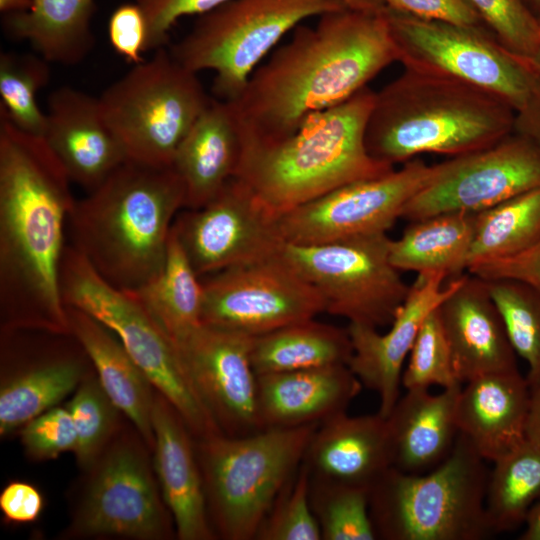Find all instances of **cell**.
Masks as SVG:
<instances>
[{
	"instance_id": "d590c367",
	"label": "cell",
	"mask_w": 540,
	"mask_h": 540,
	"mask_svg": "<svg viewBox=\"0 0 540 540\" xmlns=\"http://www.w3.org/2000/svg\"><path fill=\"white\" fill-rule=\"evenodd\" d=\"M370 488L313 477L309 497L323 540H375Z\"/></svg>"
},
{
	"instance_id": "52a82bcc",
	"label": "cell",
	"mask_w": 540,
	"mask_h": 540,
	"mask_svg": "<svg viewBox=\"0 0 540 540\" xmlns=\"http://www.w3.org/2000/svg\"><path fill=\"white\" fill-rule=\"evenodd\" d=\"M319 424L268 428L246 436L195 439L207 509L216 536L252 540L297 472Z\"/></svg>"
},
{
	"instance_id": "11a10c76",
	"label": "cell",
	"mask_w": 540,
	"mask_h": 540,
	"mask_svg": "<svg viewBox=\"0 0 540 540\" xmlns=\"http://www.w3.org/2000/svg\"><path fill=\"white\" fill-rule=\"evenodd\" d=\"M522 60L534 73L540 76V39L533 53Z\"/></svg>"
},
{
	"instance_id": "d6a6232c",
	"label": "cell",
	"mask_w": 540,
	"mask_h": 540,
	"mask_svg": "<svg viewBox=\"0 0 540 540\" xmlns=\"http://www.w3.org/2000/svg\"><path fill=\"white\" fill-rule=\"evenodd\" d=\"M128 292L173 341L201 324L202 281L173 229L159 275L141 288Z\"/></svg>"
},
{
	"instance_id": "9f6ffc18",
	"label": "cell",
	"mask_w": 540,
	"mask_h": 540,
	"mask_svg": "<svg viewBox=\"0 0 540 540\" xmlns=\"http://www.w3.org/2000/svg\"><path fill=\"white\" fill-rule=\"evenodd\" d=\"M540 22V0H521Z\"/></svg>"
},
{
	"instance_id": "8992f818",
	"label": "cell",
	"mask_w": 540,
	"mask_h": 540,
	"mask_svg": "<svg viewBox=\"0 0 540 540\" xmlns=\"http://www.w3.org/2000/svg\"><path fill=\"white\" fill-rule=\"evenodd\" d=\"M486 460L459 433L439 465L422 474L390 467L370 488V514L384 540H481L493 535Z\"/></svg>"
},
{
	"instance_id": "74e56055",
	"label": "cell",
	"mask_w": 540,
	"mask_h": 540,
	"mask_svg": "<svg viewBox=\"0 0 540 540\" xmlns=\"http://www.w3.org/2000/svg\"><path fill=\"white\" fill-rule=\"evenodd\" d=\"M510 343L528 365L526 378L540 375V291L514 279L485 280Z\"/></svg>"
},
{
	"instance_id": "2e32d148",
	"label": "cell",
	"mask_w": 540,
	"mask_h": 540,
	"mask_svg": "<svg viewBox=\"0 0 540 540\" xmlns=\"http://www.w3.org/2000/svg\"><path fill=\"white\" fill-rule=\"evenodd\" d=\"M434 172L435 165L414 158L399 170L338 187L281 215L280 236L285 243L318 244L386 233Z\"/></svg>"
},
{
	"instance_id": "8fae6325",
	"label": "cell",
	"mask_w": 540,
	"mask_h": 540,
	"mask_svg": "<svg viewBox=\"0 0 540 540\" xmlns=\"http://www.w3.org/2000/svg\"><path fill=\"white\" fill-rule=\"evenodd\" d=\"M152 452L133 426L122 427L85 470L66 539L166 540L176 536L155 475Z\"/></svg>"
},
{
	"instance_id": "7bdbcfd3",
	"label": "cell",
	"mask_w": 540,
	"mask_h": 540,
	"mask_svg": "<svg viewBox=\"0 0 540 540\" xmlns=\"http://www.w3.org/2000/svg\"><path fill=\"white\" fill-rule=\"evenodd\" d=\"M19 430L22 446L33 460H51L66 452H75L77 433L67 407H53Z\"/></svg>"
},
{
	"instance_id": "d6986e66",
	"label": "cell",
	"mask_w": 540,
	"mask_h": 540,
	"mask_svg": "<svg viewBox=\"0 0 540 540\" xmlns=\"http://www.w3.org/2000/svg\"><path fill=\"white\" fill-rule=\"evenodd\" d=\"M252 340L253 336L201 323L174 341L198 396L227 436L263 430Z\"/></svg>"
},
{
	"instance_id": "3957f363",
	"label": "cell",
	"mask_w": 540,
	"mask_h": 540,
	"mask_svg": "<svg viewBox=\"0 0 540 540\" xmlns=\"http://www.w3.org/2000/svg\"><path fill=\"white\" fill-rule=\"evenodd\" d=\"M185 189L172 166L127 160L76 200L69 215L73 247L111 285L133 291L161 272Z\"/></svg>"
},
{
	"instance_id": "816d5d0a",
	"label": "cell",
	"mask_w": 540,
	"mask_h": 540,
	"mask_svg": "<svg viewBox=\"0 0 540 540\" xmlns=\"http://www.w3.org/2000/svg\"><path fill=\"white\" fill-rule=\"evenodd\" d=\"M524 525L521 540H540V502L530 510Z\"/></svg>"
},
{
	"instance_id": "4dcf8cb0",
	"label": "cell",
	"mask_w": 540,
	"mask_h": 540,
	"mask_svg": "<svg viewBox=\"0 0 540 540\" xmlns=\"http://www.w3.org/2000/svg\"><path fill=\"white\" fill-rule=\"evenodd\" d=\"M94 0H32L30 10L8 14L7 33L25 40L49 63L72 65L92 47Z\"/></svg>"
},
{
	"instance_id": "f5cc1de1",
	"label": "cell",
	"mask_w": 540,
	"mask_h": 540,
	"mask_svg": "<svg viewBox=\"0 0 540 540\" xmlns=\"http://www.w3.org/2000/svg\"><path fill=\"white\" fill-rule=\"evenodd\" d=\"M346 9L379 14L383 13L386 9V5L383 0H339Z\"/></svg>"
},
{
	"instance_id": "cb8c5ba5",
	"label": "cell",
	"mask_w": 540,
	"mask_h": 540,
	"mask_svg": "<svg viewBox=\"0 0 540 540\" xmlns=\"http://www.w3.org/2000/svg\"><path fill=\"white\" fill-rule=\"evenodd\" d=\"M257 376L258 411L263 429L320 424L346 412L362 387L347 365Z\"/></svg>"
},
{
	"instance_id": "db71d44e",
	"label": "cell",
	"mask_w": 540,
	"mask_h": 540,
	"mask_svg": "<svg viewBox=\"0 0 540 540\" xmlns=\"http://www.w3.org/2000/svg\"><path fill=\"white\" fill-rule=\"evenodd\" d=\"M31 7L32 0H0V10L7 14L25 12Z\"/></svg>"
},
{
	"instance_id": "7dc6e473",
	"label": "cell",
	"mask_w": 540,
	"mask_h": 540,
	"mask_svg": "<svg viewBox=\"0 0 540 540\" xmlns=\"http://www.w3.org/2000/svg\"><path fill=\"white\" fill-rule=\"evenodd\" d=\"M386 7L413 17L486 28L468 0H383Z\"/></svg>"
},
{
	"instance_id": "7a4b0ae2",
	"label": "cell",
	"mask_w": 540,
	"mask_h": 540,
	"mask_svg": "<svg viewBox=\"0 0 540 540\" xmlns=\"http://www.w3.org/2000/svg\"><path fill=\"white\" fill-rule=\"evenodd\" d=\"M395 61L385 11L343 9L320 16L314 26L300 24L229 101L243 146L291 135L309 116L351 98Z\"/></svg>"
},
{
	"instance_id": "4316f807",
	"label": "cell",
	"mask_w": 540,
	"mask_h": 540,
	"mask_svg": "<svg viewBox=\"0 0 540 540\" xmlns=\"http://www.w3.org/2000/svg\"><path fill=\"white\" fill-rule=\"evenodd\" d=\"M462 385L407 390L386 417L391 467L422 474L439 465L452 451L459 428L457 401Z\"/></svg>"
},
{
	"instance_id": "277c9868",
	"label": "cell",
	"mask_w": 540,
	"mask_h": 540,
	"mask_svg": "<svg viewBox=\"0 0 540 540\" xmlns=\"http://www.w3.org/2000/svg\"><path fill=\"white\" fill-rule=\"evenodd\" d=\"M516 111L483 89L404 69L375 92L365 130L375 160L394 166L424 153L456 157L491 146L515 130Z\"/></svg>"
},
{
	"instance_id": "4fadbf2b",
	"label": "cell",
	"mask_w": 540,
	"mask_h": 540,
	"mask_svg": "<svg viewBox=\"0 0 540 540\" xmlns=\"http://www.w3.org/2000/svg\"><path fill=\"white\" fill-rule=\"evenodd\" d=\"M389 244L386 233L284 242L278 255L319 292L327 313L378 328L391 324L410 290L390 262Z\"/></svg>"
},
{
	"instance_id": "484cf974",
	"label": "cell",
	"mask_w": 540,
	"mask_h": 540,
	"mask_svg": "<svg viewBox=\"0 0 540 540\" xmlns=\"http://www.w3.org/2000/svg\"><path fill=\"white\" fill-rule=\"evenodd\" d=\"M303 462L311 476L371 487L390 467L387 420L378 412L339 413L321 422Z\"/></svg>"
},
{
	"instance_id": "e575fe53",
	"label": "cell",
	"mask_w": 540,
	"mask_h": 540,
	"mask_svg": "<svg viewBox=\"0 0 540 540\" xmlns=\"http://www.w3.org/2000/svg\"><path fill=\"white\" fill-rule=\"evenodd\" d=\"M539 239L540 187L477 213L468 266L515 255Z\"/></svg>"
},
{
	"instance_id": "ac0fdd59",
	"label": "cell",
	"mask_w": 540,
	"mask_h": 540,
	"mask_svg": "<svg viewBox=\"0 0 540 540\" xmlns=\"http://www.w3.org/2000/svg\"><path fill=\"white\" fill-rule=\"evenodd\" d=\"M5 353L16 361L5 368L0 385V435L6 437L56 407L93 369L83 347L71 333L37 330V340L23 329H2Z\"/></svg>"
},
{
	"instance_id": "6da1fadb",
	"label": "cell",
	"mask_w": 540,
	"mask_h": 540,
	"mask_svg": "<svg viewBox=\"0 0 540 540\" xmlns=\"http://www.w3.org/2000/svg\"><path fill=\"white\" fill-rule=\"evenodd\" d=\"M71 180L42 136L0 110L2 329L71 333L60 288Z\"/></svg>"
},
{
	"instance_id": "d4e9b609",
	"label": "cell",
	"mask_w": 540,
	"mask_h": 540,
	"mask_svg": "<svg viewBox=\"0 0 540 540\" xmlns=\"http://www.w3.org/2000/svg\"><path fill=\"white\" fill-rule=\"evenodd\" d=\"M528 403L529 384L518 368L476 377L458 396L459 433L494 462L526 440Z\"/></svg>"
},
{
	"instance_id": "7c38bea8",
	"label": "cell",
	"mask_w": 540,
	"mask_h": 540,
	"mask_svg": "<svg viewBox=\"0 0 540 540\" xmlns=\"http://www.w3.org/2000/svg\"><path fill=\"white\" fill-rule=\"evenodd\" d=\"M397 61L404 69L451 78L483 89L516 113L540 92V76L485 28L421 19L386 7Z\"/></svg>"
},
{
	"instance_id": "ab89813d",
	"label": "cell",
	"mask_w": 540,
	"mask_h": 540,
	"mask_svg": "<svg viewBox=\"0 0 540 540\" xmlns=\"http://www.w3.org/2000/svg\"><path fill=\"white\" fill-rule=\"evenodd\" d=\"M401 384L406 390L462 385L455 375L438 307L426 316L419 329L402 372Z\"/></svg>"
},
{
	"instance_id": "ba28073f",
	"label": "cell",
	"mask_w": 540,
	"mask_h": 540,
	"mask_svg": "<svg viewBox=\"0 0 540 540\" xmlns=\"http://www.w3.org/2000/svg\"><path fill=\"white\" fill-rule=\"evenodd\" d=\"M60 288L66 306L84 311L116 335L196 439L222 433L198 396L175 342L130 292L108 283L72 245L64 249Z\"/></svg>"
},
{
	"instance_id": "f6af8a7d",
	"label": "cell",
	"mask_w": 540,
	"mask_h": 540,
	"mask_svg": "<svg viewBox=\"0 0 540 540\" xmlns=\"http://www.w3.org/2000/svg\"><path fill=\"white\" fill-rule=\"evenodd\" d=\"M109 41L125 60L138 64L147 51V25L143 12L136 3L119 6L108 23Z\"/></svg>"
},
{
	"instance_id": "f1b7e54d",
	"label": "cell",
	"mask_w": 540,
	"mask_h": 540,
	"mask_svg": "<svg viewBox=\"0 0 540 540\" xmlns=\"http://www.w3.org/2000/svg\"><path fill=\"white\" fill-rule=\"evenodd\" d=\"M66 309L70 332L89 357L101 386L152 451L157 390L111 330L82 310Z\"/></svg>"
},
{
	"instance_id": "603a6c76",
	"label": "cell",
	"mask_w": 540,
	"mask_h": 540,
	"mask_svg": "<svg viewBox=\"0 0 540 540\" xmlns=\"http://www.w3.org/2000/svg\"><path fill=\"white\" fill-rule=\"evenodd\" d=\"M458 381L517 369L516 353L486 282L463 274L438 306Z\"/></svg>"
},
{
	"instance_id": "e0dca14e",
	"label": "cell",
	"mask_w": 540,
	"mask_h": 540,
	"mask_svg": "<svg viewBox=\"0 0 540 540\" xmlns=\"http://www.w3.org/2000/svg\"><path fill=\"white\" fill-rule=\"evenodd\" d=\"M172 229L199 277L272 257L284 243L277 219L238 178L176 218Z\"/></svg>"
},
{
	"instance_id": "7402d4cb",
	"label": "cell",
	"mask_w": 540,
	"mask_h": 540,
	"mask_svg": "<svg viewBox=\"0 0 540 540\" xmlns=\"http://www.w3.org/2000/svg\"><path fill=\"white\" fill-rule=\"evenodd\" d=\"M153 467L180 540H212L196 440L175 407L158 391L152 412Z\"/></svg>"
},
{
	"instance_id": "30bf717a",
	"label": "cell",
	"mask_w": 540,
	"mask_h": 540,
	"mask_svg": "<svg viewBox=\"0 0 540 540\" xmlns=\"http://www.w3.org/2000/svg\"><path fill=\"white\" fill-rule=\"evenodd\" d=\"M343 9L339 0H228L200 15L170 52L191 71H213L216 99L233 101L288 32Z\"/></svg>"
},
{
	"instance_id": "9a60e30c",
	"label": "cell",
	"mask_w": 540,
	"mask_h": 540,
	"mask_svg": "<svg viewBox=\"0 0 540 540\" xmlns=\"http://www.w3.org/2000/svg\"><path fill=\"white\" fill-rule=\"evenodd\" d=\"M540 187V146L514 130L499 142L435 164L429 183L404 206L415 221L443 212H481Z\"/></svg>"
},
{
	"instance_id": "1f68e13d",
	"label": "cell",
	"mask_w": 540,
	"mask_h": 540,
	"mask_svg": "<svg viewBox=\"0 0 540 540\" xmlns=\"http://www.w3.org/2000/svg\"><path fill=\"white\" fill-rule=\"evenodd\" d=\"M352 351L347 328L313 318L253 337L251 361L260 375L348 365Z\"/></svg>"
},
{
	"instance_id": "ffe728a7",
	"label": "cell",
	"mask_w": 540,
	"mask_h": 540,
	"mask_svg": "<svg viewBox=\"0 0 540 540\" xmlns=\"http://www.w3.org/2000/svg\"><path fill=\"white\" fill-rule=\"evenodd\" d=\"M460 276L444 287L447 277L443 273L418 275L385 333L372 326L349 323L353 351L347 366L362 385L376 392L378 413L383 417L389 415L400 397L403 365L424 319L452 292Z\"/></svg>"
},
{
	"instance_id": "f907efd6",
	"label": "cell",
	"mask_w": 540,
	"mask_h": 540,
	"mask_svg": "<svg viewBox=\"0 0 540 540\" xmlns=\"http://www.w3.org/2000/svg\"><path fill=\"white\" fill-rule=\"evenodd\" d=\"M515 130L540 146V92L522 111L516 113Z\"/></svg>"
},
{
	"instance_id": "5b68a950",
	"label": "cell",
	"mask_w": 540,
	"mask_h": 540,
	"mask_svg": "<svg viewBox=\"0 0 540 540\" xmlns=\"http://www.w3.org/2000/svg\"><path fill=\"white\" fill-rule=\"evenodd\" d=\"M375 92L368 86L346 101L309 116L291 135L242 146L234 178L278 219L343 185L394 169L375 160L365 144Z\"/></svg>"
},
{
	"instance_id": "83f0119b",
	"label": "cell",
	"mask_w": 540,
	"mask_h": 540,
	"mask_svg": "<svg viewBox=\"0 0 540 540\" xmlns=\"http://www.w3.org/2000/svg\"><path fill=\"white\" fill-rule=\"evenodd\" d=\"M242 135L229 101L213 98L178 146L172 167L185 189V207L198 209L235 177Z\"/></svg>"
},
{
	"instance_id": "ee69618b",
	"label": "cell",
	"mask_w": 540,
	"mask_h": 540,
	"mask_svg": "<svg viewBox=\"0 0 540 540\" xmlns=\"http://www.w3.org/2000/svg\"><path fill=\"white\" fill-rule=\"evenodd\" d=\"M228 0H135L146 20V50L164 47L175 23L185 16L202 15Z\"/></svg>"
},
{
	"instance_id": "f546056e",
	"label": "cell",
	"mask_w": 540,
	"mask_h": 540,
	"mask_svg": "<svg viewBox=\"0 0 540 540\" xmlns=\"http://www.w3.org/2000/svg\"><path fill=\"white\" fill-rule=\"evenodd\" d=\"M477 213L443 212L411 221L400 238L390 239L391 264L400 272L418 275L443 273L447 278H455L464 274Z\"/></svg>"
},
{
	"instance_id": "bcb514c9",
	"label": "cell",
	"mask_w": 540,
	"mask_h": 540,
	"mask_svg": "<svg viewBox=\"0 0 540 540\" xmlns=\"http://www.w3.org/2000/svg\"><path fill=\"white\" fill-rule=\"evenodd\" d=\"M467 271L483 280L522 281L540 291V239L515 255L472 263Z\"/></svg>"
},
{
	"instance_id": "9c48e42d",
	"label": "cell",
	"mask_w": 540,
	"mask_h": 540,
	"mask_svg": "<svg viewBox=\"0 0 540 540\" xmlns=\"http://www.w3.org/2000/svg\"><path fill=\"white\" fill-rule=\"evenodd\" d=\"M98 100L128 160L168 167L212 99L198 73L160 47L108 86Z\"/></svg>"
},
{
	"instance_id": "c3c4849f",
	"label": "cell",
	"mask_w": 540,
	"mask_h": 540,
	"mask_svg": "<svg viewBox=\"0 0 540 540\" xmlns=\"http://www.w3.org/2000/svg\"><path fill=\"white\" fill-rule=\"evenodd\" d=\"M44 508L39 489L24 481H11L0 493V510L4 519L24 524L36 521Z\"/></svg>"
},
{
	"instance_id": "8d00e7d4",
	"label": "cell",
	"mask_w": 540,
	"mask_h": 540,
	"mask_svg": "<svg viewBox=\"0 0 540 540\" xmlns=\"http://www.w3.org/2000/svg\"><path fill=\"white\" fill-rule=\"evenodd\" d=\"M48 63L39 54L9 51L0 55V110L19 129L42 137L47 116L37 94L49 81Z\"/></svg>"
},
{
	"instance_id": "60d3db41",
	"label": "cell",
	"mask_w": 540,
	"mask_h": 540,
	"mask_svg": "<svg viewBox=\"0 0 540 540\" xmlns=\"http://www.w3.org/2000/svg\"><path fill=\"white\" fill-rule=\"evenodd\" d=\"M310 471L302 462L262 521L257 540H320L310 497Z\"/></svg>"
},
{
	"instance_id": "681fc988",
	"label": "cell",
	"mask_w": 540,
	"mask_h": 540,
	"mask_svg": "<svg viewBox=\"0 0 540 540\" xmlns=\"http://www.w3.org/2000/svg\"><path fill=\"white\" fill-rule=\"evenodd\" d=\"M527 381L529 403L525 422V439L540 447V375Z\"/></svg>"
},
{
	"instance_id": "836d02e7",
	"label": "cell",
	"mask_w": 540,
	"mask_h": 540,
	"mask_svg": "<svg viewBox=\"0 0 540 540\" xmlns=\"http://www.w3.org/2000/svg\"><path fill=\"white\" fill-rule=\"evenodd\" d=\"M493 464L485 508L496 534L524 524L530 510L540 502V447L525 440Z\"/></svg>"
},
{
	"instance_id": "5bb4252c",
	"label": "cell",
	"mask_w": 540,
	"mask_h": 540,
	"mask_svg": "<svg viewBox=\"0 0 540 540\" xmlns=\"http://www.w3.org/2000/svg\"><path fill=\"white\" fill-rule=\"evenodd\" d=\"M202 285L201 323L253 337L326 312L319 292L278 253L216 272Z\"/></svg>"
},
{
	"instance_id": "b9f144b4",
	"label": "cell",
	"mask_w": 540,
	"mask_h": 540,
	"mask_svg": "<svg viewBox=\"0 0 540 540\" xmlns=\"http://www.w3.org/2000/svg\"><path fill=\"white\" fill-rule=\"evenodd\" d=\"M486 28L509 52L526 59L540 39V22L521 0H468Z\"/></svg>"
},
{
	"instance_id": "f35d334b",
	"label": "cell",
	"mask_w": 540,
	"mask_h": 540,
	"mask_svg": "<svg viewBox=\"0 0 540 540\" xmlns=\"http://www.w3.org/2000/svg\"><path fill=\"white\" fill-rule=\"evenodd\" d=\"M77 433L74 452L78 466L87 469L116 436L123 413L112 402L92 369L67 405Z\"/></svg>"
},
{
	"instance_id": "44dd1931",
	"label": "cell",
	"mask_w": 540,
	"mask_h": 540,
	"mask_svg": "<svg viewBox=\"0 0 540 540\" xmlns=\"http://www.w3.org/2000/svg\"><path fill=\"white\" fill-rule=\"evenodd\" d=\"M46 116L44 139L71 182L87 193L128 160L102 115L98 97L58 87L49 94Z\"/></svg>"
}]
</instances>
